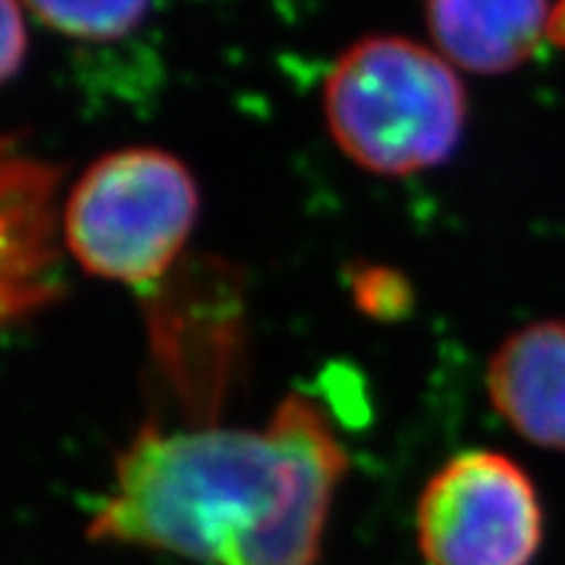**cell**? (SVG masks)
<instances>
[{
	"label": "cell",
	"instance_id": "obj_7",
	"mask_svg": "<svg viewBox=\"0 0 565 565\" xmlns=\"http://www.w3.org/2000/svg\"><path fill=\"white\" fill-rule=\"evenodd\" d=\"M547 24V0H427L437 53L471 74H505L526 63Z\"/></svg>",
	"mask_w": 565,
	"mask_h": 565
},
{
	"label": "cell",
	"instance_id": "obj_6",
	"mask_svg": "<svg viewBox=\"0 0 565 565\" xmlns=\"http://www.w3.org/2000/svg\"><path fill=\"white\" fill-rule=\"evenodd\" d=\"M487 393L521 437L565 450V322H534L508 335L487 366Z\"/></svg>",
	"mask_w": 565,
	"mask_h": 565
},
{
	"label": "cell",
	"instance_id": "obj_8",
	"mask_svg": "<svg viewBox=\"0 0 565 565\" xmlns=\"http://www.w3.org/2000/svg\"><path fill=\"white\" fill-rule=\"evenodd\" d=\"M42 24L84 42H113L145 21L152 0H19Z\"/></svg>",
	"mask_w": 565,
	"mask_h": 565
},
{
	"label": "cell",
	"instance_id": "obj_9",
	"mask_svg": "<svg viewBox=\"0 0 565 565\" xmlns=\"http://www.w3.org/2000/svg\"><path fill=\"white\" fill-rule=\"evenodd\" d=\"M356 309L372 320L393 322L412 312L414 288L404 273L383 265H359L351 273Z\"/></svg>",
	"mask_w": 565,
	"mask_h": 565
},
{
	"label": "cell",
	"instance_id": "obj_4",
	"mask_svg": "<svg viewBox=\"0 0 565 565\" xmlns=\"http://www.w3.org/2000/svg\"><path fill=\"white\" fill-rule=\"evenodd\" d=\"M542 526L532 479L494 450L445 461L416 503V542L427 565H529Z\"/></svg>",
	"mask_w": 565,
	"mask_h": 565
},
{
	"label": "cell",
	"instance_id": "obj_3",
	"mask_svg": "<svg viewBox=\"0 0 565 565\" xmlns=\"http://www.w3.org/2000/svg\"><path fill=\"white\" fill-rule=\"evenodd\" d=\"M196 217L192 171L158 147H126L97 158L71 186L63 238L84 273L145 288L179 265Z\"/></svg>",
	"mask_w": 565,
	"mask_h": 565
},
{
	"label": "cell",
	"instance_id": "obj_5",
	"mask_svg": "<svg viewBox=\"0 0 565 565\" xmlns=\"http://www.w3.org/2000/svg\"><path fill=\"white\" fill-rule=\"evenodd\" d=\"M61 171L32 158L3 162V315L38 312L53 299L58 263L55 186Z\"/></svg>",
	"mask_w": 565,
	"mask_h": 565
},
{
	"label": "cell",
	"instance_id": "obj_2",
	"mask_svg": "<svg viewBox=\"0 0 565 565\" xmlns=\"http://www.w3.org/2000/svg\"><path fill=\"white\" fill-rule=\"evenodd\" d=\"M322 103L341 152L380 175L443 166L466 126V89L454 66L391 34L351 45L330 71Z\"/></svg>",
	"mask_w": 565,
	"mask_h": 565
},
{
	"label": "cell",
	"instance_id": "obj_1",
	"mask_svg": "<svg viewBox=\"0 0 565 565\" xmlns=\"http://www.w3.org/2000/svg\"><path fill=\"white\" fill-rule=\"evenodd\" d=\"M349 454L307 395L265 427L145 422L118 454L87 540L200 565H317Z\"/></svg>",
	"mask_w": 565,
	"mask_h": 565
},
{
	"label": "cell",
	"instance_id": "obj_11",
	"mask_svg": "<svg viewBox=\"0 0 565 565\" xmlns=\"http://www.w3.org/2000/svg\"><path fill=\"white\" fill-rule=\"evenodd\" d=\"M547 32H550V38L561 42V45H565V3L553 13V17H550Z\"/></svg>",
	"mask_w": 565,
	"mask_h": 565
},
{
	"label": "cell",
	"instance_id": "obj_10",
	"mask_svg": "<svg viewBox=\"0 0 565 565\" xmlns=\"http://www.w3.org/2000/svg\"><path fill=\"white\" fill-rule=\"evenodd\" d=\"M26 58V26L21 17L19 0H3V79H13V74L24 66Z\"/></svg>",
	"mask_w": 565,
	"mask_h": 565
}]
</instances>
